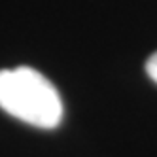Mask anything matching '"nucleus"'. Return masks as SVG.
I'll use <instances>...</instances> for the list:
<instances>
[{
  "label": "nucleus",
  "instance_id": "f03ea898",
  "mask_svg": "<svg viewBox=\"0 0 157 157\" xmlns=\"http://www.w3.org/2000/svg\"><path fill=\"white\" fill-rule=\"evenodd\" d=\"M146 74L150 76V80L153 83H157V51L150 55V59L146 61Z\"/></svg>",
  "mask_w": 157,
  "mask_h": 157
},
{
  "label": "nucleus",
  "instance_id": "f257e3e1",
  "mask_svg": "<svg viewBox=\"0 0 157 157\" xmlns=\"http://www.w3.org/2000/svg\"><path fill=\"white\" fill-rule=\"evenodd\" d=\"M0 110L44 131L59 127L64 112L57 87L30 66L0 70Z\"/></svg>",
  "mask_w": 157,
  "mask_h": 157
}]
</instances>
